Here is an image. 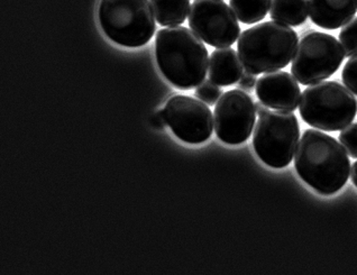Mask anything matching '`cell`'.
<instances>
[{
	"mask_svg": "<svg viewBox=\"0 0 357 275\" xmlns=\"http://www.w3.org/2000/svg\"><path fill=\"white\" fill-rule=\"evenodd\" d=\"M255 112H257L259 116L264 115V114L268 112V107L265 106L264 103H261V101H257V103H255Z\"/></svg>",
	"mask_w": 357,
	"mask_h": 275,
	"instance_id": "obj_23",
	"label": "cell"
},
{
	"mask_svg": "<svg viewBox=\"0 0 357 275\" xmlns=\"http://www.w3.org/2000/svg\"><path fill=\"white\" fill-rule=\"evenodd\" d=\"M342 79L346 88L357 96V54L351 57L346 62L342 72Z\"/></svg>",
	"mask_w": 357,
	"mask_h": 275,
	"instance_id": "obj_20",
	"label": "cell"
},
{
	"mask_svg": "<svg viewBox=\"0 0 357 275\" xmlns=\"http://www.w3.org/2000/svg\"><path fill=\"white\" fill-rule=\"evenodd\" d=\"M299 138V123L294 112L268 110L257 121L253 147L266 165L283 169L291 163Z\"/></svg>",
	"mask_w": 357,
	"mask_h": 275,
	"instance_id": "obj_6",
	"label": "cell"
},
{
	"mask_svg": "<svg viewBox=\"0 0 357 275\" xmlns=\"http://www.w3.org/2000/svg\"><path fill=\"white\" fill-rule=\"evenodd\" d=\"M151 124L155 129H159V131L165 129V125H167V119H165L163 110H158V112L153 114L152 117H151Z\"/></svg>",
	"mask_w": 357,
	"mask_h": 275,
	"instance_id": "obj_22",
	"label": "cell"
},
{
	"mask_svg": "<svg viewBox=\"0 0 357 275\" xmlns=\"http://www.w3.org/2000/svg\"><path fill=\"white\" fill-rule=\"evenodd\" d=\"M98 18L107 38L125 47H139L155 33L150 0H100Z\"/></svg>",
	"mask_w": 357,
	"mask_h": 275,
	"instance_id": "obj_5",
	"label": "cell"
},
{
	"mask_svg": "<svg viewBox=\"0 0 357 275\" xmlns=\"http://www.w3.org/2000/svg\"><path fill=\"white\" fill-rule=\"evenodd\" d=\"M188 22L200 40L217 49L231 47L241 34L236 15L224 0H195Z\"/></svg>",
	"mask_w": 357,
	"mask_h": 275,
	"instance_id": "obj_8",
	"label": "cell"
},
{
	"mask_svg": "<svg viewBox=\"0 0 357 275\" xmlns=\"http://www.w3.org/2000/svg\"><path fill=\"white\" fill-rule=\"evenodd\" d=\"M270 15L272 20L284 25H303L308 18V0H271Z\"/></svg>",
	"mask_w": 357,
	"mask_h": 275,
	"instance_id": "obj_14",
	"label": "cell"
},
{
	"mask_svg": "<svg viewBox=\"0 0 357 275\" xmlns=\"http://www.w3.org/2000/svg\"><path fill=\"white\" fill-rule=\"evenodd\" d=\"M195 96L199 101L213 106L219 101V98L222 97V89L216 84H213V81L206 80L197 87Z\"/></svg>",
	"mask_w": 357,
	"mask_h": 275,
	"instance_id": "obj_18",
	"label": "cell"
},
{
	"mask_svg": "<svg viewBox=\"0 0 357 275\" xmlns=\"http://www.w3.org/2000/svg\"><path fill=\"white\" fill-rule=\"evenodd\" d=\"M340 142L349 156L357 158V123L349 124V126L342 129Z\"/></svg>",
	"mask_w": 357,
	"mask_h": 275,
	"instance_id": "obj_19",
	"label": "cell"
},
{
	"mask_svg": "<svg viewBox=\"0 0 357 275\" xmlns=\"http://www.w3.org/2000/svg\"><path fill=\"white\" fill-rule=\"evenodd\" d=\"M344 59L343 47L333 35L311 32L303 36L294 52L292 75L303 86L318 84L337 72Z\"/></svg>",
	"mask_w": 357,
	"mask_h": 275,
	"instance_id": "obj_7",
	"label": "cell"
},
{
	"mask_svg": "<svg viewBox=\"0 0 357 275\" xmlns=\"http://www.w3.org/2000/svg\"><path fill=\"white\" fill-rule=\"evenodd\" d=\"M209 80L217 86L228 87L237 84L243 75V64L238 54L231 47L215 50L208 66Z\"/></svg>",
	"mask_w": 357,
	"mask_h": 275,
	"instance_id": "obj_13",
	"label": "cell"
},
{
	"mask_svg": "<svg viewBox=\"0 0 357 275\" xmlns=\"http://www.w3.org/2000/svg\"><path fill=\"white\" fill-rule=\"evenodd\" d=\"M257 96L268 108L294 112L299 106L301 90L296 77L290 73L274 71L257 80Z\"/></svg>",
	"mask_w": 357,
	"mask_h": 275,
	"instance_id": "obj_11",
	"label": "cell"
},
{
	"mask_svg": "<svg viewBox=\"0 0 357 275\" xmlns=\"http://www.w3.org/2000/svg\"><path fill=\"white\" fill-rule=\"evenodd\" d=\"M294 168L301 180L320 195L343 189L351 174V161L342 144L317 129H307L298 143Z\"/></svg>",
	"mask_w": 357,
	"mask_h": 275,
	"instance_id": "obj_1",
	"label": "cell"
},
{
	"mask_svg": "<svg viewBox=\"0 0 357 275\" xmlns=\"http://www.w3.org/2000/svg\"><path fill=\"white\" fill-rule=\"evenodd\" d=\"M299 112L309 126L337 132L356 117L357 99L337 81H324L311 84L303 92Z\"/></svg>",
	"mask_w": 357,
	"mask_h": 275,
	"instance_id": "obj_4",
	"label": "cell"
},
{
	"mask_svg": "<svg viewBox=\"0 0 357 275\" xmlns=\"http://www.w3.org/2000/svg\"><path fill=\"white\" fill-rule=\"evenodd\" d=\"M213 119L215 132L220 141L229 145L245 143L255 126V103L246 92L229 90L217 101Z\"/></svg>",
	"mask_w": 357,
	"mask_h": 275,
	"instance_id": "obj_9",
	"label": "cell"
},
{
	"mask_svg": "<svg viewBox=\"0 0 357 275\" xmlns=\"http://www.w3.org/2000/svg\"><path fill=\"white\" fill-rule=\"evenodd\" d=\"M340 40L345 57L351 58L357 54V17L344 25L340 33Z\"/></svg>",
	"mask_w": 357,
	"mask_h": 275,
	"instance_id": "obj_17",
	"label": "cell"
},
{
	"mask_svg": "<svg viewBox=\"0 0 357 275\" xmlns=\"http://www.w3.org/2000/svg\"><path fill=\"white\" fill-rule=\"evenodd\" d=\"M231 8L243 24H257L264 20L270 10L271 0H229Z\"/></svg>",
	"mask_w": 357,
	"mask_h": 275,
	"instance_id": "obj_16",
	"label": "cell"
},
{
	"mask_svg": "<svg viewBox=\"0 0 357 275\" xmlns=\"http://www.w3.org/2000/svg\"><path fill=\"white\" fill-rule=\"evenodd\" d=\"M297 46V32L272 20L244 31L238 38L237 53L243 68L259 75L284 69L294 59Z\"/></svg>",
	"mask_w": 357,
	"mask_h": 275,
	"instance_id": "obj_3",
	"label": "cell"
},
{
	"mask_svg": "<svg viewBox=\"0 0 357 275\" xmlns=\"http://www.w3.org/2000/svg\"><path fill=\"white\" fill-rule=\"evenodd\" d=\"M155 20L161 26L185 23L190 12V0H150Z\"/></svg>",
	"mask_w": 357,
	"mask_h": 275,
	"instance_id": "obj_15",
	"label": "cell"
},
{
	"mask_svg": "<svg viewBox=\"0 0 357 275\" xmlns=\"http://www.w3.org/2000/svg\"><path fill=\"white\" fill-rule=\"evenodd\" d=\"M155 57L162 75L178 89H192L205 81L209 66L207 47L187 27L172 26L159 31Z\"/></svg>",
	"mask_w": 357,
	"mask_h": 275,
	"instance_id": "obj_2",
	"label": "cell"
},
{
	"mask_svg": "<svg viewBox=\"0 0 357 275\" xmlns=\"http://www.w3.org/2000/svg\"><path fill=\"white\" fill-rule=\"evenodd\" d=\"M351 177L353 184H354V186L357 188V161L353 164V167H351Z\"/></svg>",
	"mask_w": 357,
	"mask_h": 275,
	"instance_id": "obj_24",
	"label": "cell"
},
{
	"mask_svg": "<svg viewBox=\"0 0 357 275\" xmlns=\"http://www.w3.org/2000/svg\"><path fill=\"white\" fill-rule=\"evenodd\" d=\"M308 8L314 25L334 31L354 18L357 0H308Z\"/></svg>",
	"mask_w": 357,
	"mask_h": 275,
	"instance_id": "obj_12",
	"label": "cell"
},
{
	"mask_svg": "<svg viewBox=\"0 0 357 275\" xmlns=\"http://www.w3.org/2000/svg\"><path fill=\"white\" fill-rule=\"evenodd\" d=\"M165 119L173 134L188 144H202L211 138L213 117L207 103L190 96L176 95L167 101Z\"/></svg>",
	"mask_w": 357,
	"mask_h": 275,
	"instance_id": "obj_10",
	"label": "cell"
},
{
	"mask_svg": "<svg viewBox=\"0 0 357 275\" xmlns=\"http://www.w3.org/2000/svg\"><path fill=\"white\" fill-rule=\"evenodd\" d=\"M257 75H252V73L248 71L243 73L242 77L238 81L239 89L246 90V91H252L254 89V87L257 86Z\"/></svg>",
	"mask_w": 357,
	"mask_h": 275,
	"instance_id": "obj_21",
	"label": "cell"
}]
</instances>
